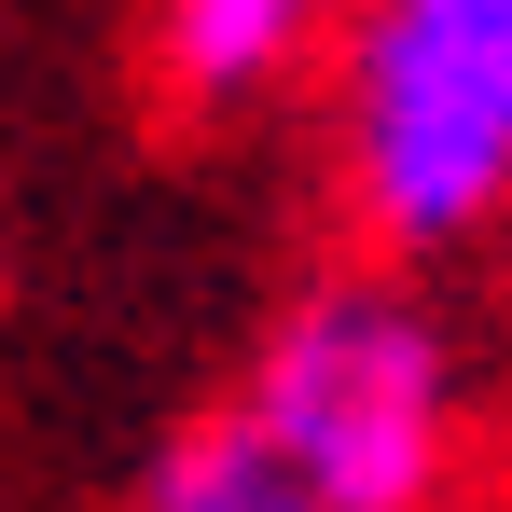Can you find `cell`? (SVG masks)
Wrapping results in <instances>:
<instances>
[{"label": "cell", "mask_w": 512, "mask_h": 512, "mask_svg": "<svg viewBox=\"0 0 512 512\" xmlns=\"http://www.w3.org/2000/svg\"><path fill=\"white\" fill-rule=\"evenodd\" d=\"M236 416L319 485L333 512H429L457 471V346L416 291L333 277L263 333Z\"/></svg>", "instance_id": "1"}, {"label": "cell", "mask_w": 512, "mask_h": 512, "mask_svg": "<svg viewBox=\"0 0 512 512\" xmlns=\"http://www.w3.org/2000/svg\"><path fill=\"white\" fill-rule=\"evenodd\" d=\"M346 194L388 250H471L512 208V0H360Z\"/></svg>", "instance_id": "2"}, {"label": "cell", "mask_w": 512, "mask_h": 512, "mask_svg": "<svg viewBox=\"0 0 512 512\" xmlns=\"http://www.w3.org/2000/svg\"><path fill=\"white\" fill-rule=\"evenodd\" d=\"M305 28H319V0H153V70L194 111H236L305 56Z\"/></svg>", "instance_id": "3"}, {"label": "cell", "mask_w": 512, "mask_h": 512, "mask_svg": "<svg viewBox=\"0 0 512 512\" xmlns=\"http://www.w3.org/2000/svg\"><path fill=\"white\" fill-rule=\"evenodd\" d=\"M139 512H333V499H319V485H305V471L222 402V416L167 429V457L139 471Z\"/></svg>", "instance_id": "4"}]
</instances>
